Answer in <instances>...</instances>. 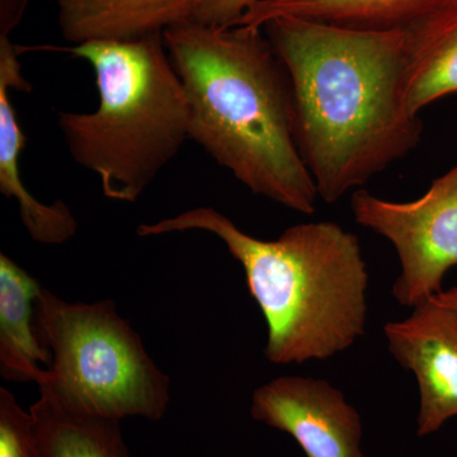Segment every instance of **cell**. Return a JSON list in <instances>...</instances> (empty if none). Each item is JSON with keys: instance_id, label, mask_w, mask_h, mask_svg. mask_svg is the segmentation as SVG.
<instances>
[{"instance_id": "cell-1", "label": "cell", "mask_w": 457, "mask_h": 457, "mask_svg": "<svg viewBox=\"0 0 457 457\" xmlns=\"http://www.w3.org/2000/svg\"><path fill=\"white\" fill-rule=\"evenodd\" d=\"M284 62L295 140L319 197L335 204L416 149L403 95V29L361 31L278 17L262 27Z\"/></svg>"}, {"instance_id": "cell-2", "label": "cell", "mask_w": 457, "mask_h": 457, "mask_svg": "<svg viewBox=\"0 0 457 457\" xmlns=\"http://www.w3.org/2000/svg\"><path fill=\"white\" fill-rule=\"evenodd\" d=\"M163 38L187 96L189 140L252 194L312 215L319 195L295 140L290 77L263 29L186 21Z\"/></svg>"}, {"instance_id": "cell-3", "label": "cell", "mask_w": 457, "mask_h": 457, "mask_svg": "<svg viewBox=\"0 0 457 457\" xmlns=\"http://www.w3.org/2000/svg\"><path fill=\"white\" fill-rule=\"evenodd\" d=\"M203 230L222 240L245 273L269 328L267 360L276 365L326 360L365 336L369 272L359 237L332 221L286 228L275 240L251 237L224 213L197 207L137 236Z\"/></svg>"}, {"instance_id": "cell-4", "label": "cell", "mask_w": 457, "mask_h": 457, "mask_svg": "<svg viewBox=\"0 0 457 457\" xmlns=\"http://www.w3.org/2000/svg\"><path fill=\"white\" fill-rule=\"evenodd\" d=\"M64 51L95 71V112H57L75 163L101 179L111 200L135 203L189 140L191 110L163 35L93 41Z\"/></svg>"}, {"instance_id": "cell-5", "label": "cell", "mask_w": 457, "mask_h": 457, "mask_svg": "<svg viewBox=\"0 0 457 457\" xmlns=\"http://www.w3.org/2000/svg\"><path fill=\"white\" fill-rule=\"evenodd\" d=\"M35 326L51 353L38 386L97 416L161 420L170 402V380L155 365L140 336L116 303H68L42 287Z\"/></svg>"}, {"instance_id": "cell-6", "label": "cell", "mask_w": 457, "mask_h": 457, "mask_svg": "<svg viewBox=\"0 0 457 457\" xmlns=\"http://www.w3.org/2000/svg\"><path fill=\"white\" fill-rule=\"evenodd\" d=\"M354 220L386 237L395 248L400 275L393 296L416 308L442 291L447 270L457 266V164L409 203H392L356 189L351 197Z\"/></svg>"}, {"instance_id": "cell-7", "label": "cell", "mask_w": 457, "mask_h": 457, "mask_svg": "<svg viewBox=\"0 0 457 457\" xmlns=\"http://www.w3.org/2000/svg\"><path fill=\"white\" fill-rule=\"evenodd\" d=\"M251 416L290 435L306 457H363L360 413L326 380L273 378L254 390Z\"/></svg>"}, {"instance_id": "cell-8", "label": "cell", "mask_w": 457, "mask_h": 457, "mask_svg": "<svg viewBox=\"0 0 457 457\" xmlns=\"http://www.w3.org/2000/svg\"><path fill=\"white\" fill-rule=\"evenodd\" d=\"M387 347L420 386L417 435L437 432L457 417V315L428 299L411 317L385 324Z\"/></svg>"}, {"instance_id": "cell-9", "label": "cell", "mask_w": 457, "mask_h": 457, "mask_svg": "<svg viewBox=\"0 0 457 457\" xmlns=\"http://www.w3.org/2000/svg\"><path fill=\"white\" fill-rule=\"evenodd\" d=\"M0 31V192L14 198L27 233L40 245H62L77 234L78 222L68 204L57 200L46 204L29 194L21 177L20 156L27 139L12 106L9 88L31 92V84L22 77L18 51Z\"/></svg>"}, {"instance_id": "cell-10", "label": "cell", "mask_w": 457, "mask_h": 457, "mask_svg": "<svg viewBox=\"0 0 457 457\" xmlns=\"http://www.w3.org/2000/svg\"><path fill=\"white\" fill-rule=\"evenodd\" d=\"M403 32L404 104L420 114L457 93V0H442Z\"/></svg>"}, {"instance_id": "cell-11", "label": "cell", "mask_w": 457, "mask_h": 457, "mask_svg": "<svg viewBox=\"0 0 457 457\" xmlns=\"http://www.w3.org/2000/svg\"><path fill=\"white\" fill-rule=\"evenodd\" d=\"M66 41L131 42L191 21L198 0H54Z\"/></svg>"}, {"instance_id": "cell-12", "label": "cell", "mask_w": 457, "mask_h": 457, "mask_svg": "<svg viewBox=\"0 0 457 457\" xmlns=\"http://www.w3.org/2000/svg\"><path fill=\"white\" fill-rule=\"evenodd\" d=\"M42 287L16 262L0 254V374L8 381L40 383L51 353L32 319Z\"/></svg>"}, {"instance_id": "cell-13", "label": "cell", "mask_w": 457, "mask_h": 457, "mask_svg": "<svg viewBox=\"0 0 457 457\" xmlns=\"http://www.w3.org/2000/svg\"><path fill=\"white\" fill-rule=\"evenodd\" d=\"M442 0H258L234 26L262 29L278 17L314 21L361 31H394L409 25Z\"/></svg>"}, {"instance_id": "cell-14", "label": "cell", "mask_w": 457, "mask_h": 457, "mask_svg": "<svg viewBox=\"0 0 457 457\" xmlns=\"http://www.w3.org/2000/svg\"><path fill=\"white\" fill-rule=\"evenodd\" d=\"M29 411L45 457H131L120 420L75 408L46 387Z\"/></svg>"}, {"instance_id": "cell-15", "label": "cell", "mask_w": 457, "mask_h": 457, "mask_svg": "<svg viewBox=\"0 0 457 457\" xmlns=\"http://www.w3.org/2000/svg\"><path fill=\"white\" fill-rule=\"evenodd\" d=\"M0 457H45L31 411L21 407L4 387L0 389Z\"/></svg>"}, {"instance_id": "cell-16", "label": "cell", "mask_w": 457, "mask_h": 457, "mask_svg": "<svg viewBox=\"0 0 457 457\" xmlns=\"http://www.w3.org/2000/svg\"><path fill=\"white\" fill-rule=\"evenodd\" d=\"M258 0H198L191 21L212 27H233Z\"/></svg>"}, {"instance_id": "cell-17", "label": "cell", "mask_w": 457, "mask_h": 457, "mask_svg": "<svg viewBox=\"0 0 457 457\" xmlns=\"http://www.w3.org/2000/svg\"><path fill=\"white\" fill-rule=\"evenodd\" d=\"M436 303L450 309L457 315V287L451 288V290L441 291L440 294L435 295L431 297Z\"/></svg>"}]
</instances>
